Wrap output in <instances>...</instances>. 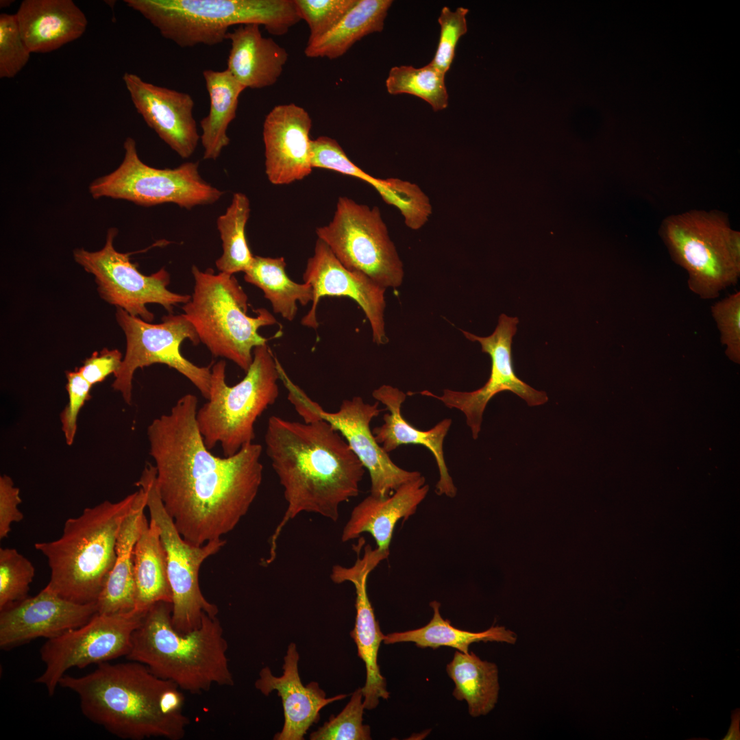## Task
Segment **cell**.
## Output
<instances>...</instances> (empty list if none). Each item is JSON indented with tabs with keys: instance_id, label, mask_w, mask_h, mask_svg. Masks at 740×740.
I'll return each instance as SVG.
<instances>
[{
	"instance_id": "obj_18",
	"label": "cell",
	"mask_w": 740,
	"mask_h": 740,
	"mask_svg": "<svg viewBox=\"0 0 740 740\" xmlns=\"http://www.w3.org/2000/svg\"><path fill=\"white\" fill-rule=\"evenodd\" d=\"M303 279L312 286L313 299L311 308L301 321V325L318 328L317 309L321 297H347L365 312L371 325L373 342L378 345L388 342L384 323L386 288L367 275L346 269L319 238L316 241L313 256L307 261Z\"/></svg>"
},
{
	"instance_id": "obj_12",
	"label": "cell",
	"mask_w": 740,
	"mask_h": 740,
	"mask_svg": "<svg viewBox=\"0 0 740 740\" xmlns=\"http://www.w3.org/2000/svg\"><path fill=\"white\" fill-rule=\"evenodd\" d=\"M316 234L348 270L385 288L402 284L403 264L378 207L340 197L332 220Z\"/></svg>"
},
{
	"instance_id": "obj_33",
	"label": "cell",
	"mask_w": 740,
	"mask_h": 740,
	"mask_svg": "<svg viewBox=\"0 0 740 740\" xmlns=\"http://www.w3.org/2000/svg\"><path fill=\"white\" fill-rule=\"evenodd\" d=\"M430 606L433 615L428 624L419 628L388 634L384 636V643L412 642L419 648L433 649L447 646L467 654L469 647L473 643L497 641L515 644L517 641L516 634L504 626H492L479 632L458 629L452 626L450 621L442 617L439 602L434 600Z\"/></svg>"
},
{
	"instance_id": "obj_36",
	"label": "cell",
	"mask_w": 740,
	"mask_h": 740,
	"mask_svg": "<svg viewBox=\"0 0 740 740\" xmlns=\"http://www.w3.org/2000/svg\"><path fill=\"white\" fill-rule=\"evenodd\" d=\"M445 76L430 63L420 68L396 66L389 71L386 87L391 95L410 94L418 97L436 112L448 106Z\"/></svg>"
},
{
	"instance_id": "obj_14",
	"label": "cell",
	"mask_w": 740,
	"mask_h": 740,
	"mask_svg": "<svg viewBox=\"0 0 740 740\" xmlns=\"http://www.w3.org/2000/svg\"><path fill=\"white\" fill-rule=\"evenodd\" d=\"M285 386L289 402L304 422L323 419L343 437L369 473L371 495L386 497L402 485L421 476L419 471L398 467L375 440L370 423L383 410L379 408V402L365 403L362 397L355 396L344 399L337 411L328 412L293 381H288Z\"/></svg>"
},
{
	"instance_id": "obj_22",
	"label": "cell",
	"mask_w": 740,
	"mask_h": 740,
	"mask_svg": "<svg viewBox=\"0 0 740 740\" xmlns=\"http://www.w3.org/2000/svg\"><path fill=\"white\" fill-rule=\"evenodd\" d=\"M311 127L308 112L295 103L278 105L267 114L262 138L265 173L271 184H288L310 174Z\"/></svg>"
},
{
	"instance_id": "obj_24",
	"label": "cell",
	"mask_w": 740,
	"mask_h": 740,
	"mask_svg": "<svg viewBox=\"0 0 740 740\" xmlns=\"http://www.w3.org/2000/svg\"><path fill=\"white\" fill-rule=\"evenodd\" d=\"M373 397L386 406L388 412L383 417L384 423L373 429L375 439L383 449L389 453L403 445H420L433 454L439 473L436 485L439 495L454 497L457 489L450 476L444 458L443 441L452 424L444 419L428 430H421L410 424L402 415V405L407 394L397 388L384 384L375 389Z\"/></svg>"
},
{
	"instance_id": "obj_8",
	"label": "cell",
	"mask_w": 740,
	"mask_h": 740,
	"mask_svg": "<svg viewBox=\"0 0 740 740\" xmlns=\"http://www.w3.org/2000/svg\"><path fill=\"white\" fill-rule=\"evenodd\" d=\"M275 359L267 343L256 347L246 375L232 386L225 381V361L212 364L210 396L196 415L208 449L220 444L223 456H231L253 443L257 419L279 395Z\"/></svg>"
},
{
	"instance_id": "obj_16",
	"label": "cell",
	"mask_w": 740,
	"mask_h": 740,
	"mask_svg": "<svg viewBox=\"0 0 740 740\" xmlns=\"http://www.w3.org/2000/svg\"><path fill=\"white\" fill-rule=\"evenodd\" d=\"M146 612L134 609L114 614L97 613L85 624L47 639L40 650L45 668L36 682L53 695L67 670L126 656L132 634Z\"/></svg>"
},
{
	"instance_id": "obj_26",
	"label": "cell",
	"mask_w": 740,
	"mask_h": 740,
	"mask_svg": "<svg viewBox=\"0 0 740 740\" xmlns=\"http://www.w3.org/2000/svg\"><path fill=\"white\" fill-rule=\"evenodd\" d=\"M31 53H49L80 38L88 21L71 0H24L15 14Z\"/></svg>"
},
{
	"instance_id": "obj_28",
	"label": "cell",
	"mask_w": 740,
	"mask_h": 740,
	"mask_svg": "<svg viewBox=\"0 0 740 740\" xmlns=\"http://www.w3.org/2000/svg\"><path fill=\"white\" fill-rule=\"evenodd\" d=\"M137 492L117 536L116 560L96 602L98 613H125L135 608L134 553L147 507L145 493L140 488Z\"/></svg>"
},
{
	"instance_id": "obj_7",
	"label": "cell",
	"mask_w": 740,
	"mask_h": 740,
	"mask_svg": "<svg viewBox=\"0 0 740 740\" xmlns=\"http://www.w3.org/2000/svg\"><path fill=\"white\" fill-rule=\"evenodd\" d=\"M195 284L190 299L182 307L193 325L200 342L215 357L235 363L246 372L253 360L254 349L268 338L258 333L260 328L277 323L265 308L247 312V296L234 275L212 269H191Z\"/></svg>"
},
{
	"instance_id": "obj_11",
	"label": "cell",
	"mask_w": 740,
	"mask_h": 740,
	"mask_svg": "<svg viewBox=\"0 0 740 740\" xmlns=\"http://www.w3.org/2000/svg\"><path fill=\"white\" fill-rule=\"evenodd\" d=\"M123 148L124 158L119 167L90 184L93 198L125 199L145 207L171 203L190 210L212 204L224 194L201 177L198 162L158 169L140 159L134 138L127 137Z\"/></svg>"
},
{
	"instance_id": "obj_40",
	"label": "cell",
	"mask_w": 740,
	"mask_h": 740,
	"mask_svg": "<svg viewBox=\"0 0 740 740\" xmlns=\"http://www.w3.org/2000/svg\"><path fill=\"white\" fill-rule=\"evenodd\" d=\"M357 0H294L300 19L309 27L308 42L329 32L355 5Z\"/></svg>"
},
{
	"instance_id": "obj_23",
	"label": "cell",
	"mask_w": 740,
	"mask_h": 740,
	"mask_svg": "<svg viewBox=\"0 0 740 740\" xmlns=\"http://www.w3.org/2000/svg\"><path fill=\"white\" fill-rule=\"evenodd\" d=\"M299 654L296 645H288L284 658L283 674L273 675L268 667L262 668L256 688L264 695L277 691L282 699L284 724L282 730L277 733L276 740H302L309 728L319 719V712L328 704L342 700L347 695H338L326 698L325 693L316 682L304 686L298 671Z\"/></svg>"
},
{
	"instance_id": "obj_21",
	"label": "cell",
	"mask_w": 740,
	"mask_h": 740,
	"mask_svg": "<svg viewBox=\"0 0 740 740\" xmlns=\"http://www.w3.org/2000/svg\"><path fill=\"white\" fill-rule=\"evenodd\" d=\"M123 80L134 108L147 125L180 157L190 158L200 138L192 97L149 83L134 73H125Z\"/></svg>"
},
{
	"instance_id": "obj_47",
	"label": "cell",
	"mask_w": 740,
	"mask_h": 740,
	"mask_svg": "<svg viewBox=\"0 0 740 740\" xmlns=\"http://www.w3.org/2000/svg\"><path fill=\"white\" fill-rule=\"evenodd\" d=\"M21 503L20 489L14 486L12 479L7 476H0V539L7 537L11 524L21 521L24 516L18 508Z\"/></svg>"
},
{
	"instance_id": "obj_48",
	"label": "cell",
	"mask_w": 740,
	"mask_h": 740,
	"mask_svg": "<svg viewBox=\"0 0 740 740\" xmlns=\"http://www.w3.org/2000/svg\"><path fill=\"white\" fill-rule=\"evenodd\" d=\"M12 2H13V1H8V0L7 1H4V0L1 1V3H0L1 8H4V7L9 6L11 3H12Z\"/></svg>"
},
{
	"instance_id": "obj_15",
	"label": "cell",
	"mask_w": 740,
	"mask_h": 740,
	"mask_svg": "<svg viewBox=\"0 0 740 740\" xmlns=\"http://www.w3.org/2000/svg\"><path fill=\"white\" fill-rule=\"evenodd\" d=\"M117 233L116 228H110L100 250L89 251L78 248L73 251L75 261L94 276L99 296L105 301L151 323L154 315L147 304H160L172 313L175 306L190 299L191 295L177 294L167 288L170 275L164 268L150 275L140 272L130 261V253L115 249L114 241Z\"/></svg>"
},
{
	"instance_id": "obj_3",
	"label": "cell",
	"mask_w": 740,
	"mask_h": 740,
	"mask_svg": "<svg viewBox=\"0 0 740 740\" xmlns=\"http://www.w3.org/2000/svg\"><path fill=\"white\" fill-rule=\"evenodd\" d=\"M59 685L76 693L87 719L123 739L180 740L190 724L182 689L138 662L101 663L82 676L64 675Z\"/></svg>"
},
{
	"instance_id": "obj_2",
	"label": "cell",
	"mask_w": 740,
	"mask_h": 740,
	"mask_svg": "<svg viewBox=\"0 0 740 740\" xmlns=\"http://www.w3.org/2000/svg\"><path fill=\"white\" fill-rule=\"evenodd\" d=\"M264 443L287 503L271 538L269 564L282 529L299 513L336 522L341 504L358 495L365 468L341 434L321 419L306 423L271 416Z\"/></svg>"
},
{
	"instance_id": "obj_30",
	"label": "cell",
	"mask_w": 740,
	"mask_h": 740,
	"mask_svg": "<svg viewBox=\"0 0 740 740\" xmlns=\"http://www.w3.org/2000/svg\"><path fill=\"white\" fill-rule=\"evenodd\" d=\"M392 3L391 0H357L329 32L307 42L305 55L330 60L341 57L363 37L383 30Z\"/></svg>"
},
{
	"instance_id": "obj_39",
	"label": "cell",
	"mask_w": 740,
	"mask_h": 740,
	"mask_svg": "<svg viewBox=\"0 0 740 740\" xmlns=\"http://www.w3.org/2000/svg\"><path fill=\"white\" fill-rule=\"evenodd\" d=\"M363 695L361 688L352 693L351 699L336 716L310 735L311 740H369L370 727L363 724Z\"/></svg>"
},
{
	"instance_id": "obj_35",
	"label": "cell",
	"mask_w": 740,
	"mask_h": 740,
	"mask_svg": "<svg viewBox=\"0 0 740 740\" xmlns=\"http://www.w3.org/2000/svg\"><path fill=\"white\" fill-rule=\"evenodd\" d=\"M250 214V202L246 195L236 193L225 212L217 219L222 241V255L215 265L220 272L234 275L245 272L254 256L249 247L245 228Z\"/></svg>"
},
{
	"instance_id": "obj_20",
	"label": "cell",
	"mask_w": 740,
	"mask_h": 740,
	"mask_svg": "<svg viewBox=\"0 0 740 740\" xmlns=\"http://www.w3.org/2000/svg\"><path fill=\"white\" fill-rule=\"evenodd\" d=\"M382 560L381 556L371 546L367 545L362 557L358 554L353 566L334 565L330 574L334 583L351 582L355 587L356 615L350 636L356 645L358 656L365 664L366 682L361 691L363 705L367 710L374 709L379 704L380 698L387 700L390 696L386 680L378 664L379 648L385 635L375 619L367 591L369 574Z\"/></svg>"
},
{
	"instance_id": "obj_42",
	"label": "cell",
	"mask_w": 740,
	"mask_h": 740,
	"mask_svg": "<svg viewBox=\"0 0 740 740\" xmlns=\"http://www.w3.org/2000/svg\"><path fill=\"white\" fill-rule=\"evenodd\" d=\"M468 12L467 8L463 7L452 11L447 6L441 11L438 18L441 27L439 40L435 55L430 63L444 75L450 69L459 39L467 33Z\"/></svg>"
},
{
	"instance_id": "obj_44",
	"label": "cell",
	"mask_w": 740,
	"mask_h": 740,
	"mask_svg": "<svg viewBox=\"0 0 740 740\" xmlns=\"http://www.w3.org/2000/svg\"><path fill=\"white\" fill-rule=\"evenodd\" d=\"M711 312L726 346L728 356L739 361L740 356V292L730 295L711 307Z\"/></svg>"
},
{
	"instance_id": "obj_41",
	"label": "cell",
	"mask_w": 740,
	"mask_h": 740,
	"mask_svg": "<svg viewBox=\"0 0 740 740\" xmlns=\"http://www.w3.org/2000/svg\"><path fill=\"white\" fill-rule=\"evenodd\" d=\"M31 51L19 29L15 14H0V77H15L28 62Z\"/></svg>"
},
{
	"instance_id": "obj_27",
	"label": "cell",
	"mask_w": 740,
	"mask_h": 740,
	"mask_svg": "<svg viewBox=\"0 0 740 740\" xmlns=\"http://www.w3.org/2000/svg\"><path fill=\"white\" fill-rule=\"evenodd\" d=\"M226 39L231 42L227 69L239 83L246 88H263L278 81L288 53L271 38L262 36L259 25H240Z\"/></svg>"
},
{
	"instance_id": "obj_5",
	"label": "cell",
	"mask_w": 740,
	"mask_h": 740,
	"mask_svg": "<svg viewBox=\"0 0 740 740\" xmlns=\"http://www.w3.org/2000/svg\"><path fill=\"white\" fill-rule=\"evenodd\" d=\"M137 493L86 508L65 521L59 539L34 544L51 570L46 587L77 603L97 602L116 560L120 528Z\"/></svg>"
},
{
	"instance_id": "obj_38",
	"label": "cell",
	"mask_w": 740,
	"mask_h": 740,
	"mask_svg": "<svg viewBox=\"0 0 740 740\" xmlns=\"http://www.w3.org/2000/svg\"><path fill=\"white\" fill-rule=\"evenodd\" d=\"M34 574L31 561L16 549H0V610L27 597Z\"/></svg>"
},
{
	"instance_id": "obj_25",
	"label": "cell",
	"mask_w": 740,
	"mask_h": 740,
	"mask_svg": "<svg viewBox=\"0 0 740 740\" xmlns=\"http://www.w3.org/2000/svg\"><path fill=\"white\" fill-rule=\"evenodd\" d=\"M428 491L429 485L421 475L402 485L386 497L370 494L352 510L342 532V541L356 539L362 533H369L375 541L377 549L389 554L397 523L415 514Z\"/></svg>"
},
{
	"instance_id": "obj_43",
	"label": "cell",
	"mask_w": 740,
	"mask_h": 740,
	"mask_svg": "<svg viewBox=\"0 0 740 740\" xmlns=\"http://www.w3.org/2000/svg\"><path fill=\"white\" fill-rule=\"evenodd\" d=\"M310 164L312 169L332 170L357 177L371 185L377 179L354 164L335 139L325 136L311 140Z\"/></svg>"
},
{
	"instance_id": "obj_1",
	"label": "cell",
	"mask_w": 740,
	"mask_h": 740,
	"mask_svg": "<svg viewBox=\"0 0 740 740\" xmlns=\"http://www.w3.org/2000/svg\"><path fill=\"white\" fill-rule=\"evenodd\" d=\"M197 397L186 394L147 428L159 493L182 536L200 546L221 539L247 514L262 480V447L251 443L219 457L196 421Z\"/></svg>"
},
{
	"instance_id": "obj_37",
	"label": "cell",
	"mask_w": 740,
	"mask_h": 740,
	"mask_svg": "<svg viewBox=\"0 0 740 740\" xmlns=\"http://www.w3.org/2000/svg\"><path fill=\"white\" fill-rule=\"evenodd\" d=\"M374 188L385 202L399 210L409 228L419 230L428 221L432 206L428 197L417 184L388 178L381 179Z\"/></svg>"
},
{
	"instance_id": "obj_31",
	"label": "cell",
	"mask_w": 740,
	"mask_h": 740,
	"mask_svg": "<svg viewBox=\"0 0 740 740\" xmlns=\"http://www.w3.org/2000/svg\"><path fill=\"white\" fill-rule=\"evenodd\" d=\"M203 76L209 95L210 110L200 121V139L204 149V159L215 160L230 144L227 130L236 118L239 97L246 88L227 69L222 71L206 69Z\"/></svg>"
},
{
	"instance_id": "obj_34",
	"label": "cell",
	"mask_w": 740,
	"mask_h": 740,
	"mask_svg": "<svg viewBox=\"0 0 740 740\" xmlns=\"http://www.w3.org/2000/svg\"><path fill=\"white\" fill-rule=\"evenodd\" d=\"M286 266L283 257L254 256L251 266L244 272V280L263 291L275 313L291 321L297 313V302L306 306L312 301L313 291L309 284L291 280Z\"/></svg>"
},
{
	"instance_id": "obj_29",
	"label": "cell",
	"mask_w": 740,
	"mask_h": 740,
	"mask_svg": "<svg viewBox=\"0 0 740 740\" xmlns=\"http://www.w3.org/2000/svg\"><path fill=\"white\" fill-rule=\"evenodd\" d=\"M134 609L145 612L159 602L171 604L172 591L160 530L153 520L148 523L145 515L134 548Z\"/></svg>"
},
{
	"instance_id": "obj_46",
	"label": "cell",
	"mask_w": 740,
	"mask_h": 740,
	"mask_svg": "<svg viewBox=\"0 0 740 740\" xmlns=\"http://www.w3.org/2000/svg\"><path fill=\"white\" fill-rule=\"evenodd\" d=\"M123 358L119 349L103 348L86 358L77 371L92 386L103 382L110 374L114 375L121 366Z\"/></svg>"
},
{
	"instance_id": "obj_32",
	"label": "cell",
	"mask_w": 740,
	"mask_h": 740,
	"mask_svg": "<svg viewBox=\"0 0 740 740\" xmlns=\"http://www.w3.org/2000/svg\"><path fill=\"white\" fill-rule=\"evenodd\" d=\"M446 670L455 685L454 697L467 702L471 716L486 715L494 708L500 690L495 663L481 660L473 652L457 650Z\"/></svg>"
},
{
	"instance_id": "obj_6",
	"label": "cell",
	"mask_w": 740,
	"mask_h": 740,
	"mask_svg": "<svg viewBox=\"0 0 740 740\" xmlns=\"http://www.w3.org/2000/svg\"><path fill=\"white\" fill-rule=\"evenodd\" d=\"M180 47L212 46L235 25L258 24L283 36L301 19L294 0H125Z\"/></svg>"
},
{
	"instance_id": "obj_4",
	"label": "cell",
	"mask_w": 740,
	"mask_h": 740,
	"mask_svg": "<svg viewBox=\"0 0 740 740\" xmlns=\"http://www.w3.org/2000/svg\"><path fill=\"white\" fill-rule=\"evenodd\" d=\"M171 612V604L165 602L147 610L132 634L126 658L193 694L208 691L213 684L232 686L227 642L217 617L204 613L199 628L182 634L172 624Z\"/></svg>"
},
{
	"instance_id": "obj_13",
	"label": "cell",
	"mask_w": 740,
	"mask_h": 740,
	"mask_svg": "<svg viewBox=\"0 0 740 740\" xmlns=\"http://www.w3.org/2000/svg\"><path fill=\"white\" fill-rule=\"evenodd\" d=\"M115 316L126 337V351L112 387L121 393L127 404H132L135 371L156 363L175 369L188 379L206 400L209 398L213 362L199 367L181 354L180 346L184 340H190L194 345L200 343L193 325L184 314L169 313L157 324L132 316L121 308H116Z\"/></svg>"
},
{
	"instance_id": "obj_19",
	"label": "cell",
	"mask_w": 740,
	"mask_h": 740,
	"mask_svg": "<svg viewBox=\"0 0 740 740\" xmlns=\"http://www.w3.org/2000/svg\"><path fill=\"white\" fill-rule=\"evenodd\" d=\"M97 613L96 602L77 603L45 587L1 610L0 647L8 650L39 637H56L85 624Z\"/></svg>"
},
{
	"instance_id": "obj_9",
	"label": "cell",
	"mask_w": 740,
	"mask_h": 740,
	"mask_svg": "<svg viewBox=\"0 0 740 740\" xmlns=\"http://www.w3.org/2000/svg\"><path fill=\"white\" fill-rule=\"evenodd\" d=\"M671 257L688 273L689 289L704 299L719 296L740 275V234L715 212L671 216L661 227Z\"/></svg>"
},
{
	"instance_id": "obj_10",
	"label": "cell",
	"mask_w": 740,
	"mask_h": 740,
	"mask_svg": "<svg viewBox=\"0 0 740 740\" xmlns=\"http://www.w3.org/2000/svg\"><path fill=\"white\" fill-rule=\"evenodd\" d=\"M136 485L145 493L151 519L160 530L173 596L172 624L177 632L187 633L199 628L204 613L211 617L218 613L217 606L202 594L199 572L204 561L218 552L225 541L219 539L197 546L182 536L161 500L153 465L146 464Z\"/></svg>"
},
{
	"instance_id": "obj_17",
	"label": "cell",
	"mask_w": 740,
	"mask_h": 740,
	"mask_svg": "<svg viewBox=\"0 0 740 740\" xmlns=\"http://www.w3.org/2000/svg\"><path fill=\"white\" fill-rule=\"evenodd\" d=\"M518 322L517 317L502 314L495 331L489 336H478L461 330L467 339L480 343L482 351L491 358L490 375L482 387L471 392L444 389L441 395H436L428 391L419 393L421 395L439 399L447 408H456L463 412L473 439L478 437L487 404L497 393L510 391L523 399L529 406H540L548 400L545 392L531 387L515 372L512 342Z\"/></svg>"
},
{
	"instance_id": "obj_45",
	"label": "cell",
	"mask_w": 740,
	"mask_h": 740,
	"mask_svg": "<svg viewBox=\"0 0 740 740\" xmlns=\"http://www.w3.org/2000/svg\"><path fill=\"white\" fill-rule=\"evenodd\" d=\"M66 391L68 403L60 413L62 430L66 443L71 445L74 441L79 413L85 402L91 398L90 385L77 371H67Z\"/></svg>"
}]
</instances>
